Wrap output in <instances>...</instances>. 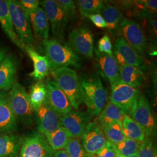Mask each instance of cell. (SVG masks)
<instances>
[{"label":"cell","mask_w":157,"mask_h":157,"mask_svg":"<svg viewBox=\"0 0 157 157\" xmlns=\"http://www.w3.org/2000/svg\"><path fill=\"white\" fill-rule=\"evenodd\" d=\"M83 94V102L92 116H98L105 107L108 93L100 78L93 75L80 78Z\"/></svg>","instance_id":"1"},{"label":"cell","mask_w":157,"mask_h":157,"mask_svg":"<svg viewBox=\"0 0 157 157\" xmlns=\"http://www.w3.org/2000/svg\"><path fill=\"white\" fill-rule=\"evenodd\" d=\"M43 44L45 56L50 63V72L62 67L79 68L81 67V58L74 52L67 44H62L54 39L44 40Z\"/></svg>","instance_id":"2"},{"label":"cell","mask_w":157,"mask_h":157,"mask_svg":"<svg viewBox=\"0 0 157 157\" xmlns=\"http://www.w3.org/2000/svg\"><path fill=\"white\" fill-rule=\"evenodd\" d=\"M54 80L67 97L74 109L83 103V94L80 78L72 68L62 67L51 71Z\"/></svg>","instance_id":"3"},{"label":"cell","mask_w":157,"mask_h":157,"mask_svg":"<svg viewBox=\"0 0 157 157\" xmlns=\"http://www.w3.org/2000/svg\"><path fill=\"white\" fill-rule=\"evenodd\" d=\"M8 98L17 121L26 126H31L33 123L34 111L25 88L22 84L16 82L11 89Z\"/></svg>","instance_id":"4"},{"label":"cell","mask_w":157,"mask_h":157,"mask_svg":"<svg viewBox=\"0 0 157 157\" xmlns=\"http://www.w3.org/2000/svg\"><path fill=\"white\" fill-rule=\"evenodd\" d=\"M128 113L129 117L144 130L146 137H154L157 128L156 119L150 104L144 95L139 94Z\"/></svg>","instance_id":"5"},{"label":"cell","mask_w":157,"mask_h":157,"mask_svg":"<svg viewBox=\"0 0 157 157\" xmlns=\"http://www.w3.org/2000/svg\"><path fill=\"white\" fill-rule=\"evenodd\" d=\"M12 23L17 37L23 48L25 46L33 47L34 37L29 19L23 11L19 2L15 0H8Z\"/></svg>","instance_id":"6"},{"label":"cell","mask_w":157,"mask_h":157,"mask_svg":"<svg viewBox=\"0 0 157 157\" xmlns=\"http://www.w3.org/2000/svg\"><path fill=\"white\" fill-rule=\"evenodd\" d=\"M50 23L51 32L54 39L63 43L68 25V18L61 7L54 0H45L41 2Z\"/></svg>","instance_id":"7"},{"label":"cell","mask_w":157,"mask_h":157,"mask_svg":"<svg viewBox=\"0 0 157 157\" xmlns=\"http://www.w3.org/2000/svg\"><path fill=\"white\" fill-rule=\"evenodd\" d=\"M93 36L87 26L81 25L72 29L68 34L67 45L78 56L89 59L94 56Z\"/></svg>","instance_id":"8"},{"label":"cell","mask_w":157,"mask_h":157,"mask_svg":"<svg viewBox=\"0 0 157 157\" xmlns=\"http://www.w3.org/2000/svg\"><path fill=\"white\" fill-rule=\"evenodd\" d=\"M54 153L45 136L34 131L23 139L18 157H52Z\"/></svg>","instance_id":"9"},{"label":"cell","mask_w":157,"mask_h":157,"mask_svg":"<svg viewBox=\"0 0 157 157\" xmlns=\"http://www.w3.org/2000/svg\"><path fill=\"white\" fill-rule=\"evenodd\" d=\"M118 30L126 41L140 55L143 54L147 47L144 32L140 25L135 21L124 17Z\"/></svg>","instance_id":"10"},{"label":"cell","mask_w":157,"mask_h":157,"mask_svg":"<svg viewBox=\"0 0 157 157\" xmlns=\"http://www.w3.org/2000/svg\"><path fill=\"white\" fill-rule=\"evenodd\" d=\"M140 94L138 89L124 82L121 78L111 85L110 101L124 110L129 112Z\"/></svg>","instance_id":"11"},{"label":"cell","mask_w":157,"mask_h":157,"mask_svg":"<svg viewBox=\"0 0 157 157\" xmlns=\"http://www.w3.org/2000/svg\"><path fill=\"white\" fill-rule=\"evenodd\" d=\"M35 112L40 133L44 135L48 134L62 126V114L54 109L45 101Z\"/></svg>","instance_id":"12"},{"label":"cell","mask_w":157,"mask_h":157,"mask_svg":"<svg viewBox=\"0 0 157 157\" xmlns=\"http://www.w3.org/2000/svg\"><path fill=\"white\" fill-rule=\"evenodd\" d=\"M92 115L88 111L74 109L62 115V126L64 127L73 137L82 138L85 130L90 124Z\"/></svg>","instance_id":"13"},{"label":"cell","mask_w":157,"mask_h":157,"mask_svg":"<svg viewBox=\"0 0 157 157\" xmlns=\"http://www.w3.org/2000/svg\"><path fill=\"white\" fill-rule=\"evenodd\" d=\"M45 86L47 90L45 102L54 109L62 115L73 110L67 97L54 80L48 78Z\"/></svg>","instance_id":"14"},{"label":"cell","mask_w":157,"mask_h":157,"mask_svg":"<svg viewBox=\"0 0 157 157\" xmlns=\"http://www.w3.org/2000/svg\"><path fill=\"white\" fill-rule=\"evenodd\" d=\"M81 139L84 150L90 156L99 151L107 141L102 130L94 122L88 124Z\"/></svg>","instance_id":"15"},{"label":"cell","mask_w":157,"mask_h":157,"mask_svg":"<svg viewBox=\"0 0 157 157\" xmlns=\"http://www.w3.org/2000/svg\"><path fill=\"white\" fill-rule=\"evenodd\" d=\"M113 53L118 65H128L140 67L143 65V59L135 49L121 37L116 40Z\"/></svg>","instance_id":"16"},{"label":"cell","mask_w":157,"mask_h":157,"mask_svg":"<svg viewBox=\"0 0 157 157\" xmlns=\"http://www.w3.org/2000/svg\"><path fill=\"white\" fill-rule=\"evenodd\" d=\"M19 62L17 57L9 54L0 65V90L8 91L16 83Z\"/></svg>","instance_id":"17"},{"label":"cell","mask_w":157,"mask_h":157,"mask_svg":"<svg viewBox=\"0 0 157 157\" xmlns=\"http://www.w3.org/2000/svg\"><path fill=\"white\" fill-rule=\"evenodd\" d=\"M17 128V121L10 107L5 91L0 90V134L12 133Z\"/></svg>","instance_id":"18"},{"label":"cell","mask_w":157,"mask_h":157,"mask_svg":"<svg viewBox=\"0 0 157 157\" xmlns=\"http://www.w3.org/2000/svg\"><path fill=\"white\" fill-rule=\"evenodd\" d=\"M96 61L101 75L112 84L121 79L119 66L113 55H109L95 51Z\"/></svg>","instance_id":"19"},{"label":"cell","mask_w":157,"mask_h":157,"mask_svg":"<svg viewBox=\"0 0 157 157\" xmlns=\"http://www.w3.org/2000/svg\"><path fill=\"white\" fill-rule=\"evenodd\" d=\"M29 18L33 29L34 37L42 41L48 39L50 26L44 9L39 6L29 15Z\"/></svg>","instance_id":"20"},{"label":"cell","mask_w":157,"mask_h":157,"mask_svg":"<svg viewBox=\"0 0 157 157\" xmlns=\"http://www.w3.org/2000/svg\"><path fill=\"white\" fill-rule=\"evenodd\" d=\"M24 50L26 51L33 63V71L29 74V76L37 81H41L50 72V65L47 58L39 54L33 47L25 46Z\"/></svg>","instance_id":"21"},{"label":"cell","mask_w":157,"mask_h":157,"mask_svg":"<svg viewBox=\"0 0 157 157\" xmlns=\"http://www.w3.org/2000/svg\"><path fill=\"white\" fill-rule=\"evenodd\" d=\"M23 139L13 133L0 134V157H18Z\"/></svg>","instance_id":"22"},{"label":"cell","mask_w":157,"mask_h":157,"mask_svg":"<svg viewBox=\"0 0 157 157\" xmlns=\"http://www.w3.org/2000/svg\"><path fill=\"white\" fill-rule=\"evenodd\" d=\"M0 24L3 31L12 42L21 50H24L13 27L7 1L0 0Z\"/></svg>","instance_id":"23"},{"label":"cell","mask_w":157,"mask_h":157,"mask_svg":"<svg viewBox=\"0 0 157 157\" xmlns=\"http://www.w3.org/2000/svg\"><path fill=\"white\" fill-rule=\"evenodd\" d=\"M118 66L121 78L125 83L136 89L144 84L146 76L141 68L128 65Z\"/></svg>","instance_id":"24"},{"label":"cell","mask_w":157,"mask_h":157,"mask_svg":"<svg viewBox=\"0 0 157 157\" xmlns=\"http://www.w3.org/2000/svg\"><path fill=\"white\" fill-rule=\"evenodd\" d=\"M126 113L121 108L112 103L111 101L107 102L101 113L98 116L97 124L101 129L108 124L113 122H122Z\"/></svg>","instance_id":"25"},{"label":"cell","mask_w":157,"mask_h":157,"mask_svg":"<svg viewBox=\"0 0 157 157\" xmlns=\"http://www.w3.org/2000/svg\"><path fill=\"white\" fill-rule=\"evenodd\" d=\"M122 126L124 135L126 138L136 141L139 143H141L145 139L146 135L144 130L129 115H126L124 116L122 122Z\"/></svg>","instance_id":"26"},{"label":"cell","mask_w":157,"mask_h":157,"mask_svg":"<svg viewBox=\"0 0 157 157\" xmlns=\"http://www.w3.org/2000/svg\"><path fill=\"white\" fill-rule=\"evenodd\" d=\"M44 136L49 145L55 151L63 150L70 138L73 137L63 126Z\"/></svg>","instance_id":"27"},{"label":"cell","mask_w":157,"mask_h":157,"mask_svg":"<svg viewBox=\"0 0 157 157\" xmlns=\"http://www.w3.org/2000/svg\"><path fill=\"white\" fill-rule=\"evenodd\" d=\"M103 18L107 24V28L110 31L118 30L124 17L120 10L111 4H106L102 10Z\"/></svg>","instance_id":"28"},{"label":"cell","mask_w":157,"mask_h":157,"mask_svg":"<svg viewBox=\"0 0 157 157\" xmlns=\"http://www.w3.org/2000/svg\"><path fill=\"white\" fill-rule=\"evenodd\" d=\"M101 129L104 133L107 140L113 145H117L126 139L122 130V122L119 121L108 124Z\"/></svg>","instance_id":"29"},{"label":"cell","mask_w":157,"mask_h":157,"mask_svg":"<svg viewBox=\"0 0 157 157\" xmlns=\"http://www.w3.org/2000/svg\"><path fill=\"white\" fill-rule=\"evenodd\" d=\"M29 95L32 106L36 112L46 100L47 90L45 84L41 81L37 82L32 86Z\"/></svg>","instance_id":"30"},{"label":"cell","mask_w":157,"mask_h":157,"mask_svg":"<svg viewBox=\"0 0 157 157\" xmlns=\"http://www.w3.org/2000/svg\"><path fill=\"white\" fill-rule=\"evenodd\" d=\"M78 10L81 15L84 17L100 13L104 3L100 0H80L78 1Z\"/></svg>","instance_id":"31"},{"label":"cell","mask_w":157,"mask_h":157,"mask_svg":"<svg viewBox=\"0 0 157 157\" xmlns=\"http://www.w3.org/2000/svg\"><path fill=\"white\" fill-rule=\"evenodd\" d=\"M140 143L126 138L122 142L114 145L118 157H129L138 154Z\"/></svg>","instance_id":"32"},{"label":"cell","mask_w":157,"mask_h":157,"mask_svg":"<svg viewBox=\"0 0 157 157\" xmlns=\"http://www.w3.org/2000/svg\"><path fill=\"white\" fill-rule=\"evenodd\" d=\"M135 12L140 17H151L157 13V0L134 1Z\"/></svg>","instance_id":"33"},{"label":"cell","mask_w":157,"mask_h":157,"mask_svg":"<svg viewBox=\"0 0 157 157\" xmlns=\"http://www.w3.org/2000/svg\"><path fill=\"white\" fill-rule=\"evenodd\" d=\"M69 157H91L86 151L80 141L76 137H71L63 149Z\"/></svg>","instance_id":"34"},{"label":"cell","mask_w":157,"mask_h":157,"mask_svg":"<svg viewBox=\"0 0 157 157\" xmlns=\"http://www.w3.org/2000/svg\"><path fill=\"white\" fill-rule=\"evenodd\" d=\"M139 157H155L157 155V148L155 147L154 137H147L141 142L138 151Z\"/></svg>","instance_id":"35"},{"label":"cell","mask_w":157,"mask_h":157,"mask_svg":"<svg viewBox=\"0 0 157 157\" xmlns=\"http://www.w3.org/2000/svg\"><path fill=\"white\" fill-rule=\"evenodd\" d=\"M56 2L67 15L68 20L73 21L77 17L75 2L71 0H58Z\"/></svg>","instance_id":"36"},{"label":"cell","mask_w":157,"mask_h":157,"mask_svg":"<svg viewBox=\"0 0 157 157\" xmlns=\"http://www.w3.org/2000/svg\"><path fill=\"white\" fill-rule=\"evenodd\" d=\"M19 2L23 11L28 18L29 15L39 7L40 2L37 0H21Z\"/></svg>","instance_id":"37"},{"label":"cell","mask_w":157,"mask_h":157,"mask_svg":"<svg viewBox=\"0 0 157 157\" xmlns=\"http://www.w3.org/2000/svg\"><path fill=\"white\" fill-rule=\"evenodd\" d=\"M91 157H118L114 145L108 141L101 150Z\"/></svg>","instance_id":"38"},{"label":"cell","mask_w":157,"mask_h":157,"mask_svg":"<svg viewBox=\"0 0 157 157\" xmlns=\"http://www.w3.org/2000/svg\"><path fill=\"white\" fill-rule=\"evenodd\" d=\"M98 50L99 52L112 55V43L108 35H104L99 40L98 43Z\"/></svg>","instance_id":"39"},{"label":"cell","mask_w":157,"mask_h":157,"mask_svg":"<svg viewBox=\"0 0 157 157\" xmlns=\"http://www.w3.org/2000/svg\"><path fill=\"white\" fill-rule=\"evenodd\" d=\"M89 18L94 25L98 28H107V24L105 22L104 19L100 13H96L91 15L87 17Z\"/></svg>","instance_id":"40"},{"label":"cell","mask_w":157,"mask_h":157,"mask_svg":"<svg viewBox=\"0 0 157 157\" xmlns=\"http://www.w3.org/2000/svg\"><path fill=\"white\" fill-rule=\"evenodd\" d=\"M150 27L154 34L157 36V19H151L150 20Z\"/></svg>","instance_id":"41"},{"label":"cell","mask_w":157,"mask_h":157,"mask_svg":"<svg viewBox=\"0 0 157 157\" xmlns=\"http://www.w3.org/2000/svg\"><path fill=\"white\" fill-rule=\"evenodd\" d=\"M52 157H69L64 150H61L55 152Z\"/></svg>","instance_id":"42"},{"label":"cell","mask_w":157,"mask_h":157,"mask_svg":"<svg viewBox=\"0 0 157 157\" xmlns=\"http://www.w3.org/2000/svg\"><path fill=\"white\" fill-rule=\"evenodd\" d=\"M6 51L5 48L0 47V65L6 58Z\"/></svg>","instance_id":"43"},{"label":"cell","mask_w":157,"mask_h":157,"mask_svg":"<svg viewBox=\"0 0 157 157\" xmlns=\"http://www.w3.org/2000/svg\"><path fill=\"white\" fill-rule=\"evenodd\" d=\"M129 157H139V155H138V154H135V155H131V156H130Z\"/></svg>","instance_id":"44"},{"label":"cell","mask_w":157,"mask_h":157,"mask_svg":"<svg viewBox=\"0 0 157 157\" xmlns=\"http://www.w3.org/2000/svg\"><path fill=\"white\" fill-rule=\"evenodd\" d=\"M157 157V156H156V157Z\"/></svg>","instance_id":"45"}]
</instances>
